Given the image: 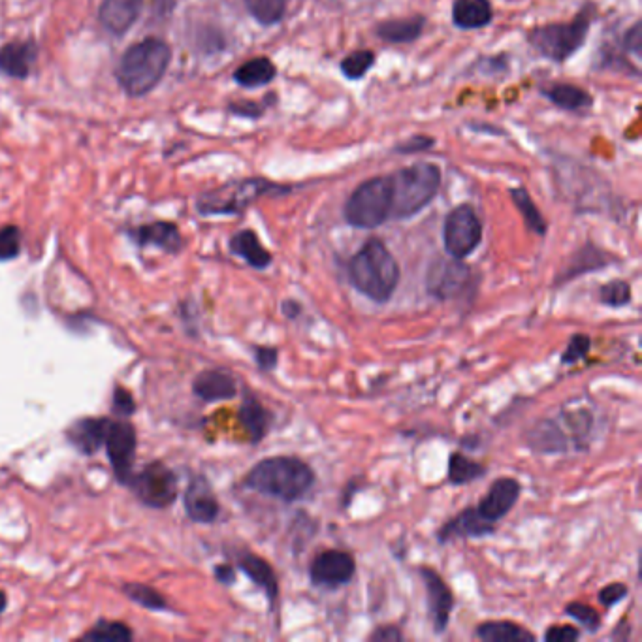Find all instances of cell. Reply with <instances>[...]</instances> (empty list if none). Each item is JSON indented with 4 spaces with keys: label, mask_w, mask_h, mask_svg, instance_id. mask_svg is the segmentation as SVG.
<instances>
[{
    "label": "cell",
    "mask_w": 642,
    "mask_h": 642,
    "mask_svg": "<svg viewBox=\"0 0 642 642\" xmlns=\"http://www.w3.org/2000/svg\"><path fill=\"white\" fill-rule=\"evenodd\" d=\"M172 55V46L159 36H147L129 46L115 68L121 91L130 98L149 95L166 76Z\"/></svg>",
    "instance_id": "cell-1"
},
{
    "label": "cell",
    "mask_w": 642,
    "mask_h": 642,
    "mask_svg": "<svg viewBox=\"0 0 642 642\" xmlns=\"http://www.w3.org/2000/svg\"><path fill=\"white\" fill-rule=\"evenodd\" d=\"M241 484L262 496L294 503L313 488L315 471L296 456H270L251 467Z\"/></svg>",
    "instance_id": "cell-2"
},
{
    "label": "cell",
    "mask_w": 642,
    "mask_h": 642,
    "mask_svg": "<svg viewBox=\"0 0 642 642\" xmlns=\"http://www.w3.org/2000/svg\"><path fill=\"white\" fill-rule=\"evenodd\" d=\"M347 275L354 289L375 304H386L400 283V264L385 243L371 238L349 260Z\"/></svg>",
    "instance_id": "cell-3"
},
{
    "label": "cell",
    "mask_w": 642,
    "mask_h": 642,
    "mask_svg": "<svg viewBox=\"0 0 642 642\" xmlns=\"http://www.w3.org/2000/svg\"><path fill=\"white\" fill-rule=\"evenodd\" d=\"M392 189L390 219H411L426 208L441 187V172L435 164L418 162L388 176Z\"/></svg>",
    "instance_id": "cell-4"
},
{
    "label": "cell",
    "mask_w": 642,
    "mask_h": 642,
    "mask_svg": "<svg viewBox=\"0 0 642 642\" xmlns=\"http://www.w3.org/2000/svg\"><path fill=\"white\" fill-rule=\"evenodd\" d=\"M287 189H281L273 185L272 181L266 179H241L221 185L213 191L202 194L196 200V209L204 217L213 215H240L241 211L249 208L260 196L270 193H283Z\"/></svg>",
    "instance_id": "cell-5"
},
{
    "label": "cell",
    "mask_w": 642,
    "mask_h": 642,
    "mask_svg": "<svg viewBox=\"0 0 642 642\" xmlns=\"http://www.w3.org/2000/svg\"><path fill=\"white\" fill-rule=\"evenodd\" d=\"M392 211V189L388 177H373L362 183L345 204V221L354 228L371 230L385 225Z\"/></svg>",
    "instance_id": "cell-6"
},
{
    "label": "cell",
    "mask_w": 642,
    "mask_h": 642,
    "mask_svg": "<svg viewBox=\"0 0 642 642\" xmlns=\"http://www.w3.org/2000/svg\"><path fill=\"white\" fill-rule=\"evenodd\" d=\"M592 8L580 12L573 21L569 23H550L545 27H537L530 34V42L533 48L537 49L546 59H552L556 63H563L573 53L582 48L590 25H592Z\"/></svg>",
    "instance_id": "cell-7"
},
{
    "label": "cell",
    "mask_w": 642,
    "mask_h": 642,
    "mask_svg": "<svg viewBox=\"0 0 642 642\" xmlns=\"http://www.w3.org/2000/svg\"><path fill=\"white\" fill-rule=\"evenodd\" d=\"M125 486L142 505L159 511L172 507L179 494L176 473L162 462H149L140 471H132Z\"/></svg>",
    "instance_id": "cell-8"
},
{
    "label": "cell",
    "mask_w": 642,
    "mask_h": 642,
    "mask_svg": "<svg viewBox=\"0 0 642 642\" xmlns=\"http://www.w3.org/2000/svg\"><path fill=\"white\" fill-rule=\"evenodd\" d=\"M482 241V225L477 211L471 206L452 209L443 225V245L452 258L471 257Z\"/></svg>",
    "instance_id": "cell-9"
},
{
    "label": "cell",
    "mask_w": 642,
    "mask_h": 642,
    "mask_svg": "<svg viewBox=\"0 0 642 642\" xmlns=\"http://www.w3.org/2000/svg\"><path fill=\"white\" fill-rule=\"evenodd\" d=\"M104 449L110 458L115 479L121 484H127L134 471L138 452V434L134 424H130L127 418H110Z\"/></svg>",
    "instance_id": "cell-10"
},
{
    "label": "cell",
    "mask_w": 642,
    "mask_h": 642,
    "mask_svg": "<svg viewBox=\"0 0 642 642\" xmlns=\"http://www.w3.org/2000/svg\"><path fill=\"white\" fill-rule=\"evenodd\" d=\"M473 272L460 258H435L426 273V290L435 300L458 298L471 283Z\"/></svg>",
    "instance_id": "cell-11"
},
{
    "label": "cell",
    "mask_w": 642,
    "mask_h": 642,
    "mask_svg": "<svg viewBox=\"0 0 642 642\" xmlns=\"http://www.w3.org/2000/svg\"><path fill=\"white\" fill-rule=\"evenodd\" d=\"M356 575V560L353 554L338 550V548H326L319 552L311 563H309V578L313 586L319 588H339L353 580Z\"/></svg>",
    "instance_id": "cell-12"
},
{
    "label": "cell",
    "mask_w": 642,
    "mask_h": 642,
    "mask_svg": "<svg viewBox=\"0 0 642 642\" xmlns=\"http://www.w3.org/2000/svg\"><path fill=\"white\" fill-rule=\"evenodd\" d=\"M418 575L424 582L426 588V597H428V610H430V620L434 624V631L441 635L447 631L450 624V614L454 609V594L450 590L449 584L445 578L441 577L432 567H420Z\"/></svg>",
    "instance_id": "cell-13"
},
{
    "label": "cell",
    "mask_w": 642,
    "mask_h": 642,
    "mask_svg": "<svg viewBox=\"0 0 642 642\" xmlns=\"http://www.w3.org/2000/svg\"><path fill=\"white\" fill-rule=\"evenodd\" d=\"M183 507L196 524H213L221 514V503L204 475H194L183 492Z\"/></svg>",
    "instance_id": "cell-14"
},
{
    "label": "cell",
    "mask_w": 642,
    "mask_h": 642,
    "mask_svg": "<svg viewBox=\"0 0 642 642\" xmlns=\"http://www.w3.org/2000/svg\"><path fill=\"white\" fill-rule=\"evenodd\" d=\"M522 496V484L513 477H499L490 484L486 496L479 501L477 511L484 520L498 524L501 518L513 511Z\"/></svg>",
    "instance_id": "cell-15"
},
{
    "label": "cell",
    "mask_w": 642,
    "mask_h": 642,
    "mask_svg": "<svg viewBox=\"0 0 642 642\" xmlns=\"http://www.w3.org/2000/svg\"><path fill=\"white\" fill-rule=\"evenodd\" d=\"M127 236L140 249L155 247L168 255H179L183 251V234L176 223L170 221H155L147 225L134 226L127 230Z\"/></svg>",
    "instance_id": "cell-16"
},
{
    "label": "cell",
    "mask_w": 642,
    "mask_h": 642,
    "mask_svg": "<svg viewBox=\"0 0 642 642\" xmlns=\"http://www.w3.org/2000/svg\"><path fill=\"white\" fill-rule=\"evenodd\" d=\"M38 53L34 38L12 40L0 48V72L12 80H27L33 74Z\"/></svg>",
    "instance_id": "cell-17"
},
{
    "label": "cell",
    "mask_w": 642,
    "mask_h": 642,
    "mask_svg": "<svg viewBox=\"0 0 642 642\" xmlns=\"http://www.w3.org/2000/svg\"><path fill=\"white\" fill-rule=\"evenodd\" d=\"M144 10V0H102L98 21L106 33L125 36Z\"/></svg>",
    "instance_id": "cell-18"
},
{
    "label": "cell",
    "mask_w": 642,
    "mask_h": 642,
    "mask_svg": "<svg viewBox=\"0 0 642 642\" xmlns=\"http://www.w3.org/2000/svg\"><path fill=\"white\" fill-rule=\"evenodd\" d=\"M494 531L496 524L484 520L477 507H467L441 526V530L437 531V541L445 545L454 539H481L492 535Z\"/></svg>",
    "instance_id": "cell-19"
},
{
    "label": "cell",
    "mask_w": 642,
    "mask_h": 642,
    "mask_svg": "<svg viewBox=\"0 0 642 642\" xmlns=\"http://www.w3.org/2000/svg\"><path fill=\"white\" fill-rule=\"evenodd\" d=\"M110 417L78 418L66 428V441L83 456H93L104 447Z\"/></svg>",
    "instance_id": "cell-20"
},
{
    "label": "cell",
    "mask_w": 642,
    "mask_h": 642,
    "mask_svg": "<svg viewBox=\"0 0 642 642\" xmlns=\"http://www.w3.org/2000/svg\"><path fill=\"white\" fill-rule=\"evenodd\" d=\"M193 394L206 403L228 402L238 396V381L228 370L200 371L193 381Z\"/></svg>",
    "instance_id": "cell-21"
},
{
    "label": "cell",
    "mask_w": 642,
    "mask_h": 642,
    "mask_svg": "<svg viewBox=\"0 0 642 642\" xmlns=\"http://www.w3.org/2000/svg\"><path fill=\"white\" fill-rule=\"evenodd\" d=\"M238 569L245 577L258 586L264 594L268 595L270 603H275L279 597V578L273 571L272 563L257 556L255 552H238Z\"/></svg>",
    "instance_id": "cell-22"
},
{
    "label": "cell",
    "mask_w": 642,
    "mask_h": 642,
    "mask_svg": "<svg viewBox=\"0 0 642 642\" xmlns=\"http://www.w3.org/2000/svg\"><path fill=\"white\" fill-rule=\"evenodd\" d=\"M238 417H240L241 426L249 435V441L253 445H257L266 435L270 434L273 424L272 411L258 402L251 392H245Z\"/></svg>",
    "instance_id": "cell-23"
},
{
    "label": "cell",
    "mask_w": 642,
    "mask_h": 642,
    "mask_svg": "<svg viewBox=\"0 0 642 642\" xmlns=\"http://www.w3.org/2000/svg\"><path fill=\"white\" fill-rule=\"evenodd\" d=\"M230 253L243 258L251 268L266 270L272 264V253L258 240L257 232L240 230L230 238Z\"/></svg>",
    "instance_id": "cell-24"
},
{
    "label": "cell",
    "mask_w": 642,
    "mask_h": 642,
    "mask_svg": "<svg viewBox=\"0 0 642 642\" xmlns=\"http://www.w3.org/2000/svg\"><path fill=\"white\" fill-rule=\"evenodd\" d=\"M528 445L541 454H558L569 449V439L554 420H539L528 432Z\"/></svg>",
    "instance_id": "cell-25"
},
{
    "label": "cell",
    "mask_w": 642,
    "mask_h": 642,
    "mask_svg": "<svg viewBox=\"0 0 642 642\" xmlns=\"http://www.w3.org/2000/svg\"><path fill=\"white\" fill-rule=\"evenodd\" d=\"M492 14L490 0H454L452 6L454 25L464 31L486 27L492 21Z\"/></svg>",
    "instance_id": "cell-26"
},
{
    "label": "cell",
    "mask_w": 642,
    "mask_h": 642,
    "mask_svg": "<svg viewBox=\"0 0 642 642\" xmlns=\"http://www.w3.org/2000/svg\"><path fill=\"white\" fill-rule=\"evenodd\" d=\"M475 637L484 642H533L537 637L520 624L509 620H492L482 622L475 627Z\"/></svg>",
    "instance_id": "cell-27"
},
{
    "label": "cell",
    "mask_w": 642,
    "mask_h": 642,
    "mask_svg": "<svg viewBox=\"0 0 642 642\" xmlns=\"http://www.w3.org/2000/svg\"><path fill=\"white\" fill-rule=\"evenodd\" d=\"M275 72L277 70L270 59L255 57V59L243 63L240 68H236L234 81L245 89H257V87H264V85L272 83Z\"/></svg>",
    "instance_id": "cell-28"
},
{
    "label": "cell",
    "mask_w": 642,
    "mask_h": 642,
    "mask_svg": "<svg viewBox=\"0 0 642 642\" xmlns=\"http://www.w3.org/2000/svg\"><path fill=\"white\" fill-rule=\"evenodd\" d=\"M424 17H407V19H392V21H385L377 27V34L392 44H405V42H413L415 38L420 36L422 29H424Z\"/></svg>",
    "instance_id": "cell-29"
},
{
    "label": "cell",
    "mask_w": 642,
    "mask_h": 642,
    "mask_svg": "<svg viewBox=\"0 0 642 642\" xmlns=\"http://www.w3.org/2000/svg\"><path fill=\"white\" fill-rule=\"evenodd\" d=\"M543 95L563 110H586L592 106V97L584 89L569 83L552 85L550 89L543 91Z\"/></svg>",
    "instance_id": "cell-30"
},
{
    "label": "cell",
    "mask_w": 642,
    "mask_h": 642,
    "mask_svg": "<svg viewBox=\"0 0 642 642\" xmlns=\"http://www.w3.org/2000/svg\"><path fill=\"white\" fill-rule=\"evenodd\" d=\"M486 475V467L467 458L466 454L462 452H452L449 458V473H447V481L452 486H462V484H469V482L477 481Z\"/></svg>",
    "instance_id": "cell-31"
},
{
    "label": "cell",
    "mask_w": 642,
    "mask_h": 642,
    "mask_svg": "<svg viewBox=\"0 0 642 642\" xmlns=\"http://www.w3.org/2000/svg\"><path fill=\"white\" fill-rule=\"evenodd\" d=\"M123 594L127 595V599L136 603L138 607L151 612H159V610H170V605L166 601V597L155 590L149 584H142V582H127L123 584Z\"/></svg>",
    "instance_id": "cell-32"
},
{
    "label": "cell",
    "mask_w": 642,
    "mask_h": 642,
    "mask_svg": "<svg viewBox=\"0 0 642 642\" xmlns=\"http://www.w3.org/2000/svg\"><path fill=\"white\" fill-rule=\"evenodd\" d=\"M134 639V631L123 622L98 620L95 626L81 635V641L91 642H129Z\"/></svg>",
    "instance_id": "cell-33"
},
{
    "label": "cell",
    "mask_w": 642,
    "mask_h": 642,
    "mask_svg": "<svg viewBox=\"0 0 642 642\" xmlns=\"http://www.w3.org/2000/svg\"><path fill=\"white\" fill-rule=\"evenodd\" d=\"M511 196H513L514 206L520 211L524 223L530 228L531 232H535L539 236H545L546 228H548L545 217L541 215V211L533 204L528 191L526 189H513Z\"/></svg>",
    "instance_id": "cell-34"
},
{
    "label": "cell",
    "mask_w": 642,
    "mask_h": 642,
    "mask_svg": "<svg viewBox=\"0 0 642 642\" xmlns=\"http://www.w3.org/2000/svg\"><path fill=\"white\" fill-rule=\"evenodd\" d=\"M245 8L260 25L270 27L285 16L287 0H245Z\"/></svg>",
    "instance_id": "cell-35"
},
{
    "label": "cell",
    "mask_w": 642,
    "mask_h": 642,
    "mask_svg": "<svg viewBox=\"0 0 642 642\" xmlns=\"http://www.w3.org/2000/svg\"><path fill=\"white\" fill-rule=\"evenodd\" d=\"M599 302L612 309L631 304V285L624 279H614L599 289Z\"/></svg>",
    "instance_id": "cell-36"
},
{
    "label": "cell",
    "mask_w": 642,
    "mask_h": 642,
    "mask_svg": "<svg viewBox=\"0 0 642 642\" xmlns=\"http://www.w3.org/2000/svg\"><path fill=\"white\" fill-rule=\"evenodd\" d=\"M373 61H375V55L368 49L354 51L349 57H345L341 61V72L349 80H360V78H364L368 74V70L373 66Z\"/></svg>",
    "instance_id": "cell-37"
},
{
    "label": "cell",
    "mask_w": 642,
    "mask_h": 642,
    "mask_svg": "<svg viewBox=\"0 0 642 642\" xmlns=\"http://www.w3.org/2000/svg\"><path fill=\"white\" fill-rule=\"evenodd\" d=\"M23 234L16 225L0 226V262L16 260L21 255Z\"/></svg>",
    "instance_id": "cell-38"
},
{
    "label": "cell",
    "mask_w": 642,
    "mask_h": 642,
    "mask_svg": "<svg viewBox=\"0 0 642 642\" xmlns=\"http://www.w3.org/2000/svg\"><path fill=\"white\" fill-rule=\"evenodd\" d=\"M565 614L571 616L573 620H577L578 624L584 627L586 631H590V633H595L601 626V614L594 607L586 605V603H580V601L567 603Z\"/></svg>",
    "instance_id": "cell-39"
},
{
    "label": "cell",
    "mask_w": 642,
    "mask_h": 642,
    "mask_svg": "<svg viewBox=\"0 0 642 642\" xmlns=\"http://www.w3.org/2000/svg\"><path fill=\"white\" fill-rule=\"evenodd\" d=\"M588 255H590L588 249L580 251V253H578L580 260L573 262V264L565 270V273L560 277V281L563 283V281H567V279H575L580 273L590 272V270H595V268H605V264H609V258L603 257L601 251H597L594 257H592V260H588Z\"/></svg>",
    "instance_id": "cell-40"
},
{
    "label": "cell",
    "mask_w": 642,
    "mask_h": 642,
    "mask_svg": "<svg viewBox=\"0 0 642 642\" xmlns=\"http://www.w3.org/2000/svg\"><path fill=\"white\" fill-rule=\"evenodd\" d=\"M138 405L134 402V396L129 388L117 385L113 388L112 413L117 418H129L136 413Z\"/></svg>",
    "instance_id": "cell-41"
},
{
    "label": "cell",
    "mask_w": 642,
    "mask_h": 642,
    "mask_svg": "<svg viewBox=\"0 0 642 642\" xmlns=\"http://www.w3.org/2000/svg\"><path fill=\"white\" fill-rule=\"evenodd\" d=\"M590 349H592V339H590V336H586V334H575V336L571 338V341H569L567 349L562 353V364H567V366L577 364L582 358L588 356Z\"/></svg>",
    "instance_id": "cell-42"
},
{
    "label": "cell",
    "mask_w": 642,
    "mask_h": 642,
    "mask_svg": "<svg viewBox=\"0 0 642 642\" xmlns=\"http://www.w3.org/2000/svg\"><path fill=\"white\" fill-rule=\"evenodd\" d=\"M565 420H567L571 432H573V435H575L577 439L590 434V430H592V426H594V418H592V415H590L588 411H584V409L575 411V413H567Z\"/></svg>",
    "instance_id": "cell-43"
},
{
    "label": "cell",
    "mask_w": 642,
    "mask_h": 642,
    "mask_svg": "<svg viewBox=\"0 0 642 642\" xmlns=\"http://www.w3.org/2000/svg\"><path fill=\"white\" fill-rule=\"evenodd\" d=\"M627 594H629V588H627L626 584H622V582H612V584H607L605 588H601V592H599V603H601L603 607L610 609V607L618 605L620 601H624Z\"/></svg>",
    "instance_id": "cell-44"
},
{
    "label": "cell",
    "mask_w": 642,
    "mask_h": 642,
    "mask_svg": "<svg viewBox=\"0 0 642 642\" xmlns=\"http://www.w3.org/2000/svg\"><path fill=\"white\" fill-rule=\"evenodd\" d=\"M255 353V362L258 368L262 371H272L277 368L279 364V351L275 347H268V345H257L253 347Z\"/></svg>",
    "instance_id": "cell-45"
},
{
    "label": "cell",
    "mask_w": 642,
    "mask_h": 642,
    "mask_svg": "<svg viewBox=\"0 0 642 642\" xmlns=\"http://www.w3.org/2000/svg\"><path fill=\"white\" fill-rule=\"evenodd\" d=\"M582 637L580 629L573 626H550L545 631L546 642H573Z\"/></svg>",
    "instance_id": "cell-46"
},
{
    "label": "cell",
    "mask_w": 642,
    "mask_h": 642,
    "mask_svg": "<svg viewBox=\"0 0 642 642\" xmlns=\"http://www.w3.org/2000/svg\"><path fill=\"white\" fill-rule=\"evenodd\" d=\"M371 642H402L403 633L394 626H379L370 635Z\"/></svg>",
    "instance_id": "cell-47"
},
{
    "label": "cell",
    "mask_w": 642,
    "mask_h": 642,
    "mask_svg": "<svg viewBox=\"0 0 642 642\" xmlns=\"http://www.w3.org/2000/svg\"><path fill=\"white\" fill-rule=\"evenodd\" d=\"M434 144V140H432V138H428V136H415V138H411L409 142L398 145V147H396V151H398V153H405V155H411V153H417V151L430 149Z\"/></svg>",
    "instance_id": "cell-48"
},
{
    "label": "cell",
    "mask_w": 642,
    "mask_h": 642,
    "mask_svg": "<svg viewBox=\"0 0 642 642\" xmlns=\"http://www.w3.org/2000/svg\"><path fill=\"white\" fill-rule=\"evenodd\" d=\"M213 575L217 578V582H221L225 586H232L236 582V567L230 563H219V565H215Z\"/></svg>",
    "instance_id": "cell-49"
},
{
    "label": "cell",
    "mask_w": 642,
    "mask_h": 642,
    "mask_svg": "<svg viewBox=\"0 0 642 642\" xmlns=\"http://www.w3.org/2000/svg\"><path fill=\"white\" fill-rule=\"evenodd\" d=\"M230 112L241 115V117H258L260 115V110H257V104H251V102L230 104Z\"/></svg>",
    "instance_id": "cell-50"
},
{
    "label": "cell",
    "mask_w": 642,
    "mask_h": 642,
    "mask_svg": "<svg viewBox=\"0 0 642 642\" xmlns=\"http://www.w3.org/2000/svg\"><path fill=\"white\" fill-rule=\"evenodd\" d=\"M281 311H283V315H285L287 319L294 321L296 317H300V313H302V305L298 304L296 300H292V298H287V300H283V302H281Z\"/></svg>",
    "instance_id": "cell-51"
},
{
    "label": "cell",
    "mask_w": 642,
    "mask_h": 642,
    "mask_svg": "<svg viewBox=\"0 0 642 642\" xmlns=\"http://www.w3.org/2000/svg\"><path fill=\"white\" fill-rule=\"evenodd\" d=\"M6 607H8V595L0 592V614H4Z\"/></svg>",
    "instance_id": "cell-52"
}]
</instances>
